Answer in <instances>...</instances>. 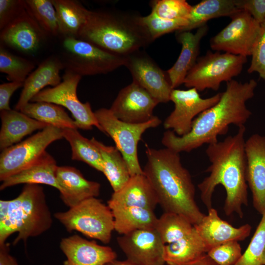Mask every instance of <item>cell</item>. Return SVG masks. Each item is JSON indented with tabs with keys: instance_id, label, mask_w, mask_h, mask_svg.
Instances as JSON below:
<instances>
[{
	"instance_id": "cell-23",
	"label": "cell",
	"mask_w": 265,
	"mask_h": 265,
	"mask_svg": "<svg viewBox=\"0 0 265 265\" xmlns=\"http://www.w3.org/2000/svg\"><path fill=\"white\" fill-rule=\"evenodd\" d=\"M158 204L156 193L144 173L131 176L121 189L113 192L107 201L110 209L137 207L154 211Z\"/></svg>"
},
{
	"instance_id": "cell-44",
	"label": "cell",
	"mask_w": 265,
	"mask_h": 265,
	"mask_svg": "<svg viewBox=\"0 0 265 265\" xmlns=\"http://www.w3.org/2000/svg\"><path fill=\"white\" fill-rule=\"evenodd\" d=\"M24 82L10 81L0 85V110L11 109L9 105L11 97L16 90L23 87Z\"/></svg>"
},
{
	"instance_id": "cell-48",
	"label": "cell",
	"mask_w": 265,
	"mask_h": 265,
	"mask_svg": "<svg viewBox=\"0 0 265 265\" xmlns=\"http://www.w3.org/2000/svg\"><path fill=\"white\" fill-rule=\"evenodd\" d=\"M262 265H265V250L264 251L262 259Z\"/></svg>"
},
{
	"instance_id": "cell-19",
	"label": "cell",
	"mask_w": 265,
	"mask_h": 265,
	"mask_svg": "<svg viewBox=\"0 0 265 265\" xmlns=\"http://www.w3.org/2000/svg\"><path fill=\"white\" fill-rule=\"evenodd\" d=\"M59 247L66 258L63 265H104L117 257L111 247L78 235L62 238Z\"/></svg>"
},
{
	"instance_id": "cell-21",
	"label": "cell",
	"mask_w": 265,
	"mask_h": 265,
	"mask_svg": "<svg viewBox=\"0 0 265 265\" xmlns=\"http://www.w3.org/2000/svg\"><path fill=\"white\" fill-rule=\"evenodd\" d=\"M56 176L60 198L69 208L100 194L101 185L86 179L74 167L58 166Z\"/></svg>"
},
{
	"instance_id": "cell-42",
	"label": "cell",
	"mask_w": 265,
	"mask_h": 265,
	"mask_svg": "<svg viewBox=\"0 0 265 265\" xmlns=\"http://www.w3.org/2000/svg\"><path fill=\"white\" fill-rule=\"evenodd\" d=\"M25 8V0H0V30L17 18Z\"/></svg>"
},
{
	"instance_id": "cell-15",
	"label": "cell",
	"mask_w": 265,
	"mask_h": 265,
	"mask_svg": "<svg viewBox=\"0 0 265 265\" xmlns=\"http://www.w3.org/2000/svg\"><path fill=\"white\" fill-rule=\"evenodd\" d=\"M117 243L127 260L134 265H164V246L156 229L121 235Z\"/></svg>"
},
{
	"instance_id": "cell-13",
	"label": "cell",
	"mask_w": 265,
	"mask_h": 265,
	"mask_svg": "<svg viewBox=\"0 0 265 265\" xmlns=\"http://www.w3.org/2000/svg\"><path fill=\"white\" fill-rule=\"evenodd\" d=\"M221 93L208 98H202L198 91L194 88L187 90L174 89L170 101L174 104V109L165 119L163 126L182 136L189 133L194 120L200 113L216 104Z\"/></svg>"
},
{
	"instance_id": "cell-9",
	"label": "cell",
	"mask_w": 265,
	"mask_h": 265,
	"mask_svg": "<svg viewBox=\"0 0 265 265\" xmlns=\"http://www.w3.org/2000/svg\"><path fill=\"white\" fill-rule=\"evenodd\" d=\"M246 61L245 56L209 51L197 59L183 84L198 91L206 89L216 91L222 82H229L240 74Z\"/></svg>"
},
{
	"instance_id": "cell-8",
	"label": "cell",
	"mask_w": 265,
	"mask_h": 265,
	"mask_svg": "<svg viewBox=\"0 0 265 265\" xmlns=\"http://www.w3.org/2000/svg\"><path fill=\"white\" fill-rule=\"evenodd\" d=\"M94 113L102 132L112 138L116 147L126 160L131 176L143 174L138 158V142L147 130L157 127L161 123V120L154 116L147 122L131 124L118 119L109 108H101Z\"/></svg>"
},
{
	"instance_id": "cell-29",
	"label": "cell",
	"mask_w": 265,
	"mask_h": 265,
	"mask_svg": "<svg viewBox=\"0 0 265 265\" xmlns=\"http://www.w3.org/2000/svg\"><path fill=\"white\" fill-rule=\"evenodd\" d=\"M52 1L56 13L59 34L64 38H77L80 31L87 21L90 10L77 0Z\"/></svg>"
},
{
	"instance_id": "cell-38",
	"label": "cell",
	"mask_w": 265,
	"mask_h": 265,
	"mask_svg": "<svg viewBox=\"0 0 265 265\" xmlns=\"http://www.w3.org/2000/svg\"><path fill=\"white\" fill-rule=\"evenodd\" d=\"M150 6L151 12L161 18L187 20L192 7L185 0H155Z\"/></svg>"
},
{
	"instance_id": "cell-34",
	"label": "cell",
	"mask_w": 265,
	"mask_h": 265,
	"mask_svg": "<svg viewBox=\"0 0 265 265\" xmlns=\"http://www.w3.org/2000/svg\"><path fill=\"white\" fill-rule=\"evenodd\" d=\"M155 229L165 245L188 235L193 231L194 226L182 215L164 212L158 218Z\"/></svg>"
},
{
	"instance_id": "cell-27",
	"label": "cell",
	"mask_w": 265,
	"mask_h": 265,
	"mask_svg": "<svg viewBox=\"0 0 265 265\" xmlns=\"http://www.w3.org/2000/svg\"><path fill=\"white\" fill-rule=\"evenodd\" d=\"M91 140L101 155L102 172L106 177L113 192L119 190L131 177L126 160L116 147L106 146L94 137Z\"/></svg>"
},
{
	"instance_id": "cell-20",
	"label": "cell",
	"mask_w": 265,
	"mask_h": 265,
	"mask_svg": "<svg viewBox=\"0 0 265 265\" xmlns=\"http://www.w3.org/2000/svg\"><path fill=\"white\" fill-rule=\"evenodd\" d=\"M208 210V214L200 223L194 225L208 252L219 244L233 240L242 241L249 236L252 229L250 224L234 227L221 219L215 209L212 208Z\"/></svg>"
},
{
	"instance_id": "cell-30",
	"label": "cell",
	"mask_w": 265,
	"mask_h": 265,
	"mask_svg": "<svg viewBox=\"0 0 265 265\" xmlns=\"http://www.w3.org/2000/svg\"><path fill=\"white\" fill-rule=\"evenodd\" d=\"M110 210L114 218V230L121 235L156 228L158 218L154 211L137 207L112 208Z\"/></svg>"
},
{
	"instance_id": "cell-26",
	"label": "cell",
	"mask_w": 265,
	"mask_h": 265,
	"mask_svg": "<svg viewBox=\"0 0 265 265\" xmlns=\"http://www.w3.org/2000/svg\"><path fill=\"white\" fill-rule=\"evenodd\" d=\"M58 166L47 152L35 162L2 182L0 190L20 184H44L59 189L56 180Z\"/></svg>"
},
{
	"instance_id": "cell-45",
	"label": "cell",
	"mask_w": 265,
	"mask_h": 265,
	"mask_svg": "<svg viewBox=\"0 0 265 265\" xmlns=\"http://www.w3.org/2000/svg\"><path fill=\"white\" fill-rule=\"evenodd\" d=\"M0 265H18L16 259L10 254L9 244L0 245Z\"/></svg>"
},
{
	"instance_id": "cell-40",
	"label": "cell",
	"mask_w": 265,
	"mask_h": 265,
	"mask_svg": "<svg viewBox=\"0 0 265 265\" xmlns=\"http://www.w3.org/2000/svg\"><path fill=\"white\" fill-rule=\"evenodd\" d=\"M207 254L218 265H234L242 256L238 241H230L212 247Z\"/></svg>"
},
{
	"instance_id": "cell-47",
	"label": "cell",
	"mask_w": 265,
	"mask_h": 265,
	"mask_svg": "<svg viewBox=\"0 0 265 265\" xmlns=\"http://www.w3.org/2000/svg\"><path fill=\"white\" fill-rule=\"evenodd\" d=\"M104 265H134L127 260L125 261H118L116 259L109 262Z\"/></svg>"
},
{
	"instance_id": "cell-33",
	"label": "cell",
	"mask_w": 265,
	"mask_h": 265,
	"mask_svg": "<svg viewBox=\"0 0 265 265\" xmlns=\"http://www.w3.org/2000/svg\"><path fill=\"white\" fill-rule=\"evenodd\" d=\"M62 132L63 138L71 146L72 159L83 161L102 172L101 155L92 140L83 136L77 129H64Z\"/></svg>"
},
{
	"instance_id": "cell-43",
	"label": "cell",
	"mask_w": 265,
	"mask_h": 265,
	"mask_svg": "<svg viewBox=\"0 0 265 265\" xmlns=\"http://www.w3.org/2000/svg\"><path fill=\"white\" fill-rule=\"evenodd\" d=\"M237 8L248 12L260 24L265 21V0H235Z\"/></svg>"
},
{
	"instance_id": "cell-2",
	"label": "cell",
	"mask_w": 265,
	"mask_h": 265,
	"mask_svg": "<svg viewBox=\"0 0 265 265\" xmlns=\"http://www.w3.org/2000/svg\"><path fill=\"white\" fill-rule=\"evenodd\" d=\"M245 130L244 125L241 126L235 134L208 145L205 152L211 164L206 172L210 174L198 185L201 199L208 210L212 208L215 187L222 185L226 193L223 207L225 214L236 213L240 218L243 216V206L248 204Z\"/></svg>"
},
{
	"instance_id": "cell-12",
	"label": "cell",
	"mask_w": 265,
	"mask_h": 265,
	"mask_svg": "<svg viewBox=\"0 0 265 265\" xmlns=\"http://www.w3.org/2000/svg\"><path fill=\"white\" fill-rule=\"evenodd\" d=\"M230 18V23L211 39V48L214 51L237 55H251L260 24L243 10Z\"/></svg>"
},
{
	"instance_id": "cell-24",
	"label": "cell",
	"mask_w": 265,
	"mask_h": 265,
	"mask_svg": "<svg viewBox=\"0 0 265 265\" xmlns=\"http://www.w3.org/2000/svg\"><path fill=\"white\" fill-rule=\"evenodd\" d=\"M64 69L60 58L48 57L25 80L15 109L20 111L31 99L48 85L55 87L61 82L59 73Z\"/></svg>"
},
{
	"instance_id": "cell-35",
	"label": "cell",
	"mask_w": 265,
	"mask_h": 265,
	"mask_svg": "<svg viewBox=\"0 0 265 265\" xmlns=\"http://www.w3.org/2000/svg\"><path fill=\"white\" fill-rule=\"evenodd\" d=\"M34 68L32 61L10 53L0 44V71L7 75L8 80L24 83Z\"/></svg>"
},
{
	"instance_id": "cell-39",
	"label": "cell",
	"mask_w": 265,
	"mask_h": 265,
	"mask_svg": "<svg viewBox=\"0 0 265 265\" xmlns=\"http://www.w3.org/2000/svg\"><path fill=\"white\" fill-rule=\"evenodd\" d=\"M141 20L153 41L165 34L179 31L188 24L186 19H165L152 12L146 16H141Z\"/></svg>"
},
{
	"instance_id": "cell-18",
	"label": "cell",
	"mask_w": 265,
	"mask_h": 265,
	"mask_svg": "<svg viewBox=\"0 0 265 265\" xmlns=\"http://www.w3.org/2000/svg\"><path fill=\"white\" fill-rule=\"evenodd\" d=\"M246 181L252 194L253 205L261 214L265 212V136L251 135L245 144Z\"/></svg>"
},
{
	"instance_id": "cell-10",
	"label": "cell",
	"mask_w": 265,
	"mask_h": 265,
	"mask_svg": "<svg viewBox=\"0 0 265 265\" xmlns=\"http://www.w3.org/2000/svg\"><path fill=\"white\" fill-rule=\"evenodd\" d=\"M63 138L62 129L49 125L25 140L4 150L0 155V181L29 166L46 152L52 142Z\"/></svg>"
},
{
	"instance_id": "cell-37",
	"label": "cell",
	"mask_w": 265,
	"mask_h": 265,
	"mask_svg": "<svg viewBox=\"0 0 265 265\" xmlns=\"http://www.w3.org/2000/svg\"><path fill=\"white\" fill-rule=\"evenodd\" d=\"M265 250V212L244 252L234 265H262Z\"/></svg>"
},
{
	"instance_id": "cell-14",
	"label": "cell",
	"mask_w": 265,
	"mask_h": 265,
	"mask_svg": "<svg viewBox=\"0 0 265 265\" xmlns=\"http://www.w3.org/2000/svg\"><path fill=\"white\" fill-rule=\"evenodd\" d=\"M124 66L133 81L145 89L159 103L170 101L172 90L165 73L149 55L140 50L126 56Z\"/></svg>"
},
{
	"instance_id": "cell-22",
	"label": "cell",
	"mask_w": 265,
	"mask_h": 265,
	"mask_svg": "<svg viewBox=\"0 0 265 265\" xmlns=\"http://www.w3.org/2000/svg\"><path fill=\"white\" fill-rule=\"evenodd\" d=\"M208 30V26L205 24L197 28L195 33L190 31H176V37L182 45V49L175 63L166 72L173 89L184 83L186 75L195 64L201 41Z\"/></svg>"
},
{
	"instance_id": "cell-11",
	"label": "cell",
	"mask_w": 265,
	"mask_h": 265,
	"mask_svg": "<svg viewBox=\"0 0 265 265\" xmlns=\"http://www.w3.org/2000/svg\"><path fill=\"white\" fill-rule=\"evenodd\" d=\"M81 78L65 71L60 84L42 90L30 102H46L65 107L72 113L78 129L88 130L94 126L102 132L90 103H82L78 98L77 87Z\"/></svg>"
},
{
	"instance_id": "cell-41",
	"label": "cell",
	"mask_w": 265,
	"mask_h": 265,
	"mask_svg": "<svg viewBox=\"0 0 265 265\" xmlns=\"http://www.w3.org/2000/svg\"><path fill=\"white\" fill-rule=\"evenodd\" d=\"M248 73L257 72L265 80V21L260 24V31L254 44Z\"/></svg>"
},
{
	"instance_id": "cell-4",
	"label": "cell",
	"mask_w": 265,
	"mask_h": 265,
	"mask_svg": "<svg viewBox=\"0 0 265 265\" xmlns=\"http://www.w3.org/2000/svg\"><path fill=\"white\" fill-rule=\"evenodd\" d=\"M141 16L118 10H90L77 38L126 56L153 42Z\"/></svg>"
},
{
	"instance_id": "cell-32",
	"label": "cell",
	"mask_w": 265,
	"mask_h": 265,
	"mask_svg": "<svg viewBox=\"0 0 265 265\" xmlns=\"http://www.w3.org/2000/svg\"><path fill=\"white\" fill-rule=\"evenodd\" d=\"M22 112L48 125L64 129H78L62 106L46 102H29L20 110Z\"/></svg>"
},
{
	"instance_id": "cell-7",
	"label": "cell",
	"mask_w": 265,
	"mask_h": 265,
	"mask_svg": "<svg viewBox=\"0 0 265 265\" xmlns=\"http://www.w3.org/2000/svg\"><path fill=\"white\" fill-rule=\"evenodd\" d=\"M61 59L65 71L81 77L105 74L124 66L125 57L78 38H64Z\"/></svg>"
},
{
	"instance_id": "cell-17",
	"label": "cell",
	"mask_w": 265,
	"mask_h": 265,
	"mask_svg": "<svg viewBox=\"0 0 265 265\" xmlns=\"http://www.w3.org/2000/svg\"><path fill=\"white\" fill-rule=\"evenodd\" d=\"M47 36L26 7L0 30V44L32 54L38 51Z\"/></svg>"
},
{
	"instance_id": "cell-3",
	"label": "cell",
	"mask_w": 265,
	"mask_h": 265,
	"mask_svg": "<svg viewBox=\"0 0 265 265\" xmlns=\"http://www.w3.org/2000/svg\"><path fill=\"white\" fill-rule=\"evenodd\" d=\"M146 155L143 172L164 212L182 215L194 225L200 223L205 214L197 204L191 175L182 165L180 153L146 144Z\"/></svg>"
},
{
	"instance_id": "cell-1",
	"label": "cell",
	"mask_w": 265,
	"mask_h": 265,
	"mask_svg": "<svg viewBox=\"0 0 265 265\" xmlns=\"http://www.w3.org/2000/svg\"><path fill=\"white\" fill-rule=\"evenodd\" d=\"M257 85L253 79L244 83L234 80L226 82V89L221 93L219 101L195 118L189 133L179 136L168 130L163 133L162 144L180 153L217 142L218 136L226 134L229 125L239 127L250 118L252 113L246 103L254 96Z\"/></svg>"
},
{
	"instance_id": "cell-31",
	"label": "cell",
	"mask_w": 265,
	"mask_h": 265,
	"mask_svg": "<svg viewBox=\"0 0 265 265\" xmlns=\"http://www.w3.org/2000/svg\"><path fill=\"white\" fill-rule=\"evenodd\" d=\"M239 11L235 0H204L192 6L187 25L178 31H190L207 24L211 19L230 17Z\"/></svg>"
},
{
	"instance_id": "cell-25",
	"label": "cell",
	"mask_w": 265,
	"mask_h": 265,
	"mask_svg": "<svg viewBox=\"0 0 265 265\" xmlns=\"http://www.w3.org/2000/svg\"><path fill=\"white\" fill-rule=\"evenodd\" d=\"M0 149L1 151L19 143L25 136L43 130L48 125L31 118L20 111H0Z\"/></svg>"
},
{
	"instance_id": "cell-6",
	"label": "cell",
	"mask_w": 265,
	"mask_h": 265,
	"mask_svg": "<svg viewBox=\"0 0 265 265\" xmlns=\"http://www.w3.org/2000/svg\"><path fill=\"white\" fill-rule=\"evenodd\" d=\"M54 217L69 232L76 231L104 243L110 242L114 230V218L108 206L97 197L85 200Z\"/></svg>"
},
{
	"instance_id": "cell-36",
	"label": "cell",
	"mask_w": 265,
	"mask_h": 265,
	"mask_svg": "<svg viewBox=\"0 0 265 265\" xmlns=\"http://www.w3.org/2000/svg\"><path fill=\"white\" fill-rule=\"evenodd\" d=\"M26 7L48 35L59 34L58 20L52 0H26Z\"/></svg>"
},
{
	"instance_id": "cell-28",
	"label": "cell",
	"mask_w": 265,
	"mask_h": 265,
	"mask_svg": "<svg viewBox=\"0 0 265 265\" xmlns=\"http://www.w3.org/2000/svg\"><path fill=\"white\" fill-rule=\"evenodd\" d=\"M207 252V248L194 227L193 231L188 235L165 244L163 257L168 265H185Z\"/></svg>"
},
{
	"instance_id": "cell-16",
	"label": "cell",
	"mask_w": 265,
	"mask_h": 265,
	"mask_svg": "<svg viewBox=\"0 0 265 265\" xmlns=\"http://www.w3.org/2000/svg\"><path fill=\"white\" fill-rule=\"evenodd\" d=\"M159 103L143 87L132 81L118 94L109 109L118 119L139 124L150 120Z\"/></svg>"
},
{
	"instance_id": "cell-5",
	"label": "cell",
	"mask_w": 265,
	"mask_h": 265,
	"mask_svg": "<svg viewBox=\"0 0 265 265\" xmlns=\"http://www.w3.org/2000/svg\"><path fill=\"white\" fill-rule=\"evenodd\" d=\"M53 218L43 187L26 184L16 198L0 200V245L12 234L18 233L13 242L17 244L39 236L49 230Z\"/></svg>"
},
{
	"instance_id": "cell-46",
	"label": "cell",
	"mask_w": 265,
	"mask_h": 265,
	"mask_svg": "<svg viewBox=\"0 0 265 265\" xmlns=\"http://www.w3.org/2000/svg\"><path fill=\"white\" fill-rule=\"evenodd\" d=\"M185 265H218L207 253L198 259Z\"/></svg>"
}]
</instances>
